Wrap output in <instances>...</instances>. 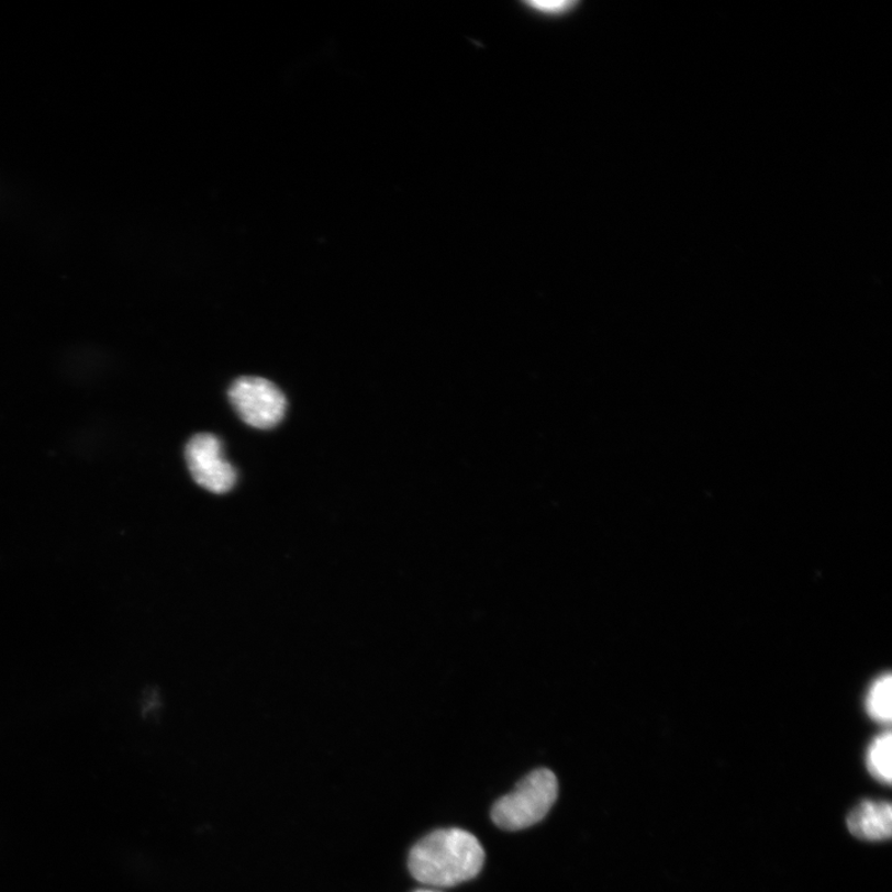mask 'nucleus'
<instances>
[{"label":"nucleus","instance_id":"nucleus-1","mask_svg":"<svg viewBox=\"0 0 892 892\" xmlns=\"http://www.w3.org/2000/svg\"><path fill=\"white\" fill-rule=\"evenodd\" d=\"M484 862V850L477 837L458 828L430 834L412 848L409 867L423 884L450 888L477 877Z\"/></svg>","mask_w":892,"mask_h":892},{"label":"nucleus","instance_id":"nucleus-2","mask_svg":"<svg viewBox=\"0 0 892 892\" xmlns=\"http://www.w3.org/2000/svg\"><path fill=\"white\" fill-rule=\"evenodd\" d=\"M558 798L557 776L548 769L531 772L515 791L493 804L491 818L503 830H522L545 818Z\"/></svg>","mask_w":892,"mask_h":892},{"label":"nucleus","instance_id":"nucleus-3","mask_svg":"<svg viewBox=\"0 0 892 892\" xmlns=\"http://www.w3.org/2000/svg\"><path fill=\"white\" fill-rule=\"evenodd\" d=\"M228 397L239 419L257 430L275 428L287 412L285 393L266 378L241 377L231 386Z\"/></svg>","mask_w":892,"mask_h":892},{"label":"nucleus","instance_id":"nucleus-4","mask_svg":"<svg viewBox=\"0 0 892 892\" xmlns=\"http://www.w3.org/2000/svg\"><path fill=\"white\" fill-rule=\"evenodd\" d=\"M186 457L191 477L199 487L218 494L227 493L235 488L237 471L225 459L218 436L208 433L192 436L187 445Z\"/></svg>","mask_w":892,"mask_h":892},{"label":"nucleus","instance_id":"nucleus-5","mask_svg":"<svg viewBox=\"0 0 892 892\" xmlns=\"http://www.w3.org/2000/svg\"><path fill=\"white\" fill-rule=\"evenodd\" d=\"M852 836L862 840L880 841L891 837L892 810L888 802L865 801L852 810L847 819Z\"/></svg>","mask_w":892,"mask_h":892},{"label":"nucleus","instance_id":"nucleus-6","mask_svg":"<svg viewBox=\"0 0 892 892\" xmlns=\"http://www.w3.org/2000/svg\"><path fill=\"white\" fill-rule=\"evenodd\" d=\"M869 771L877 780L889 784L891 782V735H880L868 751Z\"/></svg>","mask_w":892,"mask_h":892},{"label":"nucleus","instance_id":"nucleus-7","mask_svg":"<svg viewBox=\"0 0 892 892\" xmlns=\"http://www.w3.org/2000/svg\"><path fill=\"white\" fill-rule=\"evenodd\" d=\"M891 677H881L874 684L868 695L867 707L869 714L880 723H890L891 721Z\"/></svg>","mask_w":892,"mask_h":892},{"label":"nucleus","instance_id":"nucleus-8","mask_svg":"<svg viewBox=\"0 0 892 892\" xmlns=\"http://www.w3.org/2000/svg\"><path fill=\"white\" fill-rule=\"evenodd\" d=\"M414 892H436V891H432V890H416V891H414Z\"/></svg>","mask_w":892,"mask_h":892}]
</instances>
